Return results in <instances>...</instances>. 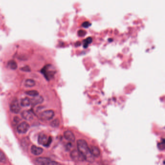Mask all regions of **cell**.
Masks as SVG:
<instances>
[{"instance_id": "cell-1", "label": "cell", "mask_w": 165, "mask_h": 165, "mask_svg": "<svg viewBox=\"0 0 165 165\" xmlns=\"http://www.w3.org/2000/svg\"><path fill=\"white\" fill-rule=\"evenodd\" d=\"M78 150L81 153L85 161L89 163H93L95 157L92 155L87 142L83 139H79L77 142Z\"/></svg>"}, {"instance_id": "cell-2", "label": "cell", "mask_w": 165, "mask_h": 165, "mask_svg": "<svg viewBox=\"0 0 165 165\" xmlns=\"http://www.w3.org/2000/svg\"><path fill=\"white\" fill-rule=\"evenodd\" d=\"M56 72V70L54 66L51 64H47L41 70V73L48 81L54 77Z\"/></svg>"}, {"instance_id": "cell-3", "label": "cell", "mask_w": 165, "mask_h": 165, "mask_svg": "<svg viewBox=\"0 0 165 165\" xmlns=\"http://www.w3.org/2000/svg\"><path fill=\"white\" fill-rule=\"evenodd\" d=\"M38 141L39 144L45 147L49 146L52 141V138L51 137H48L45 134H41L39 135Z\"/></svg>"}, {"instance_id": "cell-4", "label": "cell", "mask_w": 165, "mask_h": 165, "mask_svg": "<svg viewBox=\"0 0 165 165\" xmlns=\"http://www.w3.org/2000/svg\"><path fill=\"white\" fill-rule=\"evenodd\" d=\"M35 162L38 165H58L59 163L56 162L52 159L46 157H39L35 159Z\"/></svg>"}, {"instance_id": "cell-5", "label": "cell", "mask_w": 165, "mask_h": 165, "mask_svg": "<svg viewBox=\"0 0 165 165\" xmlns=\"http://www.w3.org/2000/svg\"><path fill=\"white\" fill-rule=\"evenodd\" d=\"M70 157L76 162H81L85 161L83 156L78 150H73L70 153Z\"/></svg>"}, {"instance_id": "cell-6", "label": "cell", "mask_w": 165, "mask_h": 165, "mask_svg": "<svg viewBox=\"0 0 165 165\" xmlns=\"http://www.w3.org/2000/svg\"><path fill=\"white\" fill-rule=\"evenodd\" d=\"M54 116V112L52 110H45L39 114L40 118L43 121H49Z\"/></svg>"}, {"instance_id": "cell-7", "label": "cell", "mask_w": 165, "mask_h": 165, "mask_svg": "<svg viewBox=\"0 0 165 165\" xmlns=\"http://www.w3.org/2000/svg\"><path fill=\"white\" fill-rule=\"evenodd\" d=\"M30 128V125L26 122H22L17 127V131L20 134L26 133Z\"/></svg>"}, {"instance_id": "cell-8", "label": "cell", "mask_w": 165, "mask_h": 165, "mask_svg": "<svg viewBox=\"0 0 165 165\" xmlns=\"http://www.w3.org/2000/svg\"><path fill=\"white\" fill-rule=\"evenodd\" d=\"M10 110L12 112L14 113H18L21 110V108L20 104L19 103L18 101L16 99L14 100L11 103L10 106Z\"/></svg>"}, {"instance_id": "cell-9", "label": "cell", "mask_w": 165, "mask_h": 165, "mask_svg": "<svg viewBox=\"0 0 165 165\" xmlns=\"http://www.w3.org/2000/svg\"><path fill=\"white\" fill-rule=\"evenodd\" d=\"M63 135H64V137L67 140L70 141V142H74L75 141V140H76L75 136L74 133L72 131L70 130L65 131L64 132Z\"/></svg>"}, {"instance_id": "cell-10", "label": "cell", "mask_w": 165, "mask_h": 165, "mask_svg": "<svg viewBox=\"0 0 165 165\" xmlns=\"http://www.w3.org/2000/svg\"><path fill=\"white\" fill-rule=\"evenodd\" d=\"M91 153L94 157L98 158L101 155V152L99 149L95 146H91L90 148Z\"/></svg>"}, {"instance_id": "cell-11", "label": "cell", "mask_w": 165, "mask_h": 165, "mask_svg": "<svg viewBox=\"0 0 165 165\" xmlns=\"http://www.w3.org/2000/svg\"><path fill=\"white\" fill-rule=\"evenodd\" d=\"M31 152L35 155H39L43 152V149L41 147L33 145L31 147Z\"/></svg>"}, {"instance_id": "cell-12", "label": "cell", "mask_w": 165, "mask_h": 165, "mask_svg": "<svg viewBox=\"0 0 165 165\" xmlns=\"http://www.w3.org/2000/svg\"><path fill=\"white\" fill-rule=\"evenodd\" d=\"M31 101L32 105H36L42 103L44 101V99L42 96L38 95L37 96H34V97Z\"/></svg>"}, {"instance_id": "cell-13", "label": "cell", "mask_w": 165, "mask_h": 165, "mask_svg": "<svg viewBox=\"0 0 165 165\" xmlns=\"http://www.w3.org/2000/svg\"><path fill=\"white\" fill-rule=\"evenodd\" d=\"M21 116L23 119L28 121L31 120L33 119L32 114L31 111L28 110H25L23 111L21 113Z\"/></svg>"}, {"instance_id": "cell-14", "label": "cell", "mask_w": 165, "mask_h": 165, "mask_svg": "<svg viewBox=\"0 0 165 165\" xmlns=\"http://www.w3.org/2000/svg\"><path fill=\"white\" fill-rule=\"evenodd\" d=\"M7 66L11 69L15 70L18 68V64L15 61L13 60H11L8 62Z\"/></svg>"}, {"instance_id": "cell-15", "label": "cell", "mask_w": 165, "mask_h": 165, "mask_svg": "<svg viewBox=\"0 0 165 165\" xmlns=\"http://www.w3.org/2000/svg\"><path fill=\"white\" fill-rule=\"evenodd\" d=\"M31 104V101L30 98L28 97H25L21 99V106L26 107L29 106Z\"/></svg>"}, {"instance_id": "cell-16", "label": "cell", "mask_w": 165, "mask_h": 165, "mask_svg": "<svg viewBox=\"0 0 165 165\" xmlns=\"http://www.w3.org/2000/svg\"><path fill=\"white\" fill-rule=\"evenodd\" d=\"M93 41V39L92 38V37H89L88 38H87L86 39H85V40H83V47L84 48H86L88 47V46Z\"/></svg>"}, {"instance_id": "cell-17", "label": "cell", "mask_w": 165, "mask_h": 165, "mask_svg": "<svg viewBox=\"0 0 165 165\" xmlns=\"http://www.w3.org/2000/svg\"><path fill=\"white\" fill-rule=\"evenodd\" d=\"M35 82L31 79H28L25 82V85L27 87H31L35 86Z\"/></svg>"}, {"instance_id": "cell-18", "label": "cell", "mask_w": 165, "mask_h": 165, "mask_svg": "<svg viewBox=\"0 0 165 165\" xmlns=\"http://www.w3.org/2000/svg\"><path fill=\"white\" fill-rule=\"evenodd\" d=\"M26 93L30 95V96H35L38 95H39V93L37 91H35V90H31V91H27L26 92Z\"/></svg>"}, {"instance_id": "cell-19", "label": "cell", "mask_w": 165, "mask_h": 165, "mask_svg": "<svg viewBox=\"0 0 165 165\" xmlns=\"http://www.w3.org/2000/svg\"><path fill=\"white\" fill-rule=\"evenodd\" d=\"M60 124V121L58 119H56L54 120H53L52 123L51 125H52V127H57L59 126Z\"/></svg>"}, {"instance_id": "cell-20", "label": "cell", "mask_w": 165, "mask_h": 165, "mask_svg": "<svg viewBox=\"0 0 165 165\" xmlns=\"http://www.w3.org/2000/svg\"><path fill=\"white\" fill-rule=\"evenodd\" d=\"M6 161V157L4 154L0 151V162L2 163H4Z\"/></svg>"}, {"instance_id": "cell-21", "label": "cell", "mask_w": 165, "mask_h": 165, "mask_svg": "<svg viewBox=\"0 0 165 165\" xmlns=\"http://www.w3.org/2000/svg\"><path fill=\"white\" fill-rule=\"evenodd\" d=\"M158 147L159 149L161 150H163L165 149V140H164V139H163V141H162L160 143H158Z\"/></svg>"}, {"instance_id": "cell-22", "label": "cell", "mask_w": 165, "mask_h": 165, "mask_svg": "<svg viewBox=\"0 0 165 165\" xmlns=\"http://www.w3.org/2000/svg\"><path fill=\"white\" fill-rule=\"evenodd\" d=\"M21 70H22V71H25V72H30L31 71V68L29 66H25L23 67H22L21 68Z\"/></svg>"}, {"instance_id": "cell-23", "label": "cell", "mask_w": 165, "mask_h": 165, "mask_svg": "<svg viewBox=\"0 0 165 165\" xmlns=\"http://www.w3.org/2000/svg\"><path fill=\"white\" fill-rule=\"evenodd\" d=\"M86 34V31L82 30H81L79 31H78V35L80 36H83Z\"/></svg>"}, {"instance_id": "cell-24", "label": "cell", "mask_w": 165, "mask_h": 165, "mask_svg": "<svg viewBox=\"0 0 165 165\" xmlns=\"http://www.w3.org/2000/svg\"><path fill=\"white\" fill-rule=\"evenodd\" d=\"M91 25V23H90L88 21H85L82 24V26L84 28H86L90 27Z\"/></svg>"}]
</instances>
